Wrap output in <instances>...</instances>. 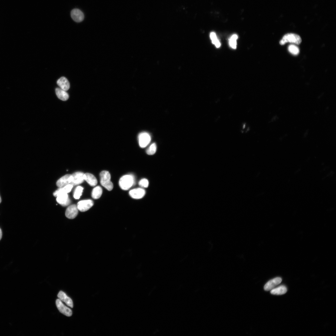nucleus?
Wrapping results in <instances>:
<instances>
[{"label":"nucleus","mask_w":336,"mask_h":336,"mask_svg":"<svg viewBox=\"0 0 336 336\" xmlns=\"http://www.w3.org/2000/svg\"><path fill=\"white\" fill-rule=\"evenodd\" d=\"M101 185L109 191L113 188V184L110 181L111 176L110 173L106 170L102 171L100 174Z\"/></svg>","instance_id":"f257e3e1"},{"label":"nucleus","mask_w":336,"mask_h":336,"mask_svg":"<svg viewBox=\"0 0 336 336\" xmlns=\"http://www.w3.org/2000/svg\"><path fill=\"white\" fill-rule=\"evenodd\" d=\"M134 183V176L131 175H124L120 179L119 184L121 188L124 190H127L130 188Z\"/></svg>","instance_id":"f03ea898"},{"label":"nucleus","mask_w":336,"mask_h":336,"mask_svg":"<svg viewBox=\"0 0 336 336\" xmlns=\"http://www.w3.org/2000/svg\"><path fill=\"white\" fill-rule=\"evenodd\" d=\"M301 42V37L298 35L294 33H288L285 34L279 42L281 45L284 44L287 42H290L299 44Z\"/></svg>","instance_id":"7ed1b4c3"},{"label":"nucleus","mask_w":336,"mask_h":336,"mask_svg":"<svg viewBox=\"0 0 336 336\" xmlns=\"http://www.w3.org/2000/svg\"><path fill=\"white\" fill-rule=\"evenodd\" d=\"M139 144L142 148L146 147L150 142L151 137L149 133L143 132L139 134L138 137Z\"/></svg>","instance_id":"20e7f679"},{"label":"nucleus","mask_w":336,"mask_h":336,"mask_svg":"<svg viewBox=\"0 0 336 336\" xmlns=\"http://www.w3.org/2000/svg\"><path fill=\"white\" fill-rule=\"evenodd\" d=\"M56 306L61 313L67 316L72 315V310L64 305L59 299H57L56 301Z\"/></svg>","instance_id":"39448f33"},{"label":"nucleus","mask_w":336,"mask_h":336,"mask_svg":"<svg viewBox=\"0 0 336 336\" xmlns=\"http://www.w3.org/2000/svg\"><path fill=\"white\" fill-rule=\"evenodd\" d=\"M93 201L91 200H86L79 201L77 203V207L78 210L84 212L87 211L93 205Z\"/></svg>","instance_id":"423d86ee"},{"label":"nucleus","mask_w":336,"mask_h":336,"mask_svg":"<svg viewBox=\"0 0 336 336\" xmlns=\"http://www.w3.org/2000/svg\"><path fill=\"white\" fill-rule=\"evenodd\" d=\"M84 174L80 172H77L73 173L72 175V180L69 184L73 186L82 183L84 180Z\"/></svg>","instance_id":"0eeeda50"},{"label":"nucleus","mask_w":336,"mask_h":336,"mask_svg":"<svg viewBox=\"0 0 336 336\" xmlns=\"http://www.w3.org/2000/svg\"><path fill=\"white\" fill-rule=\"evenodd\" d=\"M71 16L72 19L77 22L82 21L84 18V14L82 12L77 8L73 9L71 11Z\"/></svg>","instance_id":"6e6552de"},{"label":"nucleus","mask_w":336,"mask_h":336,"mask_svg":"<svg viewBox=\"0 0 336 336\" xmlns=\"http://www.w3.org/2000/svg\"><path fill=\"white\" fill-rule=\"evenodd\" d=\"M78 213V209L77 206L75 204H72L67 208L65 212V215L68 218L73 219L77 216Z\"/></svg>","instance_id":"1a4fd4ad"},{"label":"nucleus","mask_w":336,"mask_h":336,"mask_svg":"<svg viewBox=\"0 0 336 336\" xmlns=\"http://www.w3.org/2000/svg\"><path fill=\"white\" fill-rule=\"evenodd\" d=\"M282 279L280 277H276L268 281L265 285L264 290L266 291L271 290L279 284L282 282Z\"/></svg>","instance_id":"9d476101"},{"label":"nucleus","mask_w":336,"mask_h":336,"mask_svg":"<svg viewBox=\"0 0 336 336\" xmlns=\"http://www.w3.org/2000/svg\"><path fill=\"white\" fill-rule=\"evenodd\" d=\"M145 194V190L141 188L134 189L131 190L129 192L130 196L133 198L136 199L142 198Z\"/></svg>","instance_id":"9b49d317"},{"label":"nucleus","mask_w":336,"mask_h":336,"mask_svg":"<svg viewBox=\"0 0 336 336\" xmlns=\"http://www.w3.org/2000/svg\"><path fill=\"white\" fill-rule=\"evenodd\" d=\"M72 179V175L67 174L60 178L56 182V185L61 188L69 184Z\"/></svg>","instance_id":"f8f14e48"},{"label":"nucleus","mask_w":336,"mask_h":336,"mask_svg":"<svg viewBox=\"0 0 336 336\" xmlns=\"http://www.w3.org/2000/svg\"><path fill=\"white\" fill-rule=\"evenodd\" d=\"M56 201L58 203L63 206L68 205L71 202L67 194L59 195L57 197Z\"/></svg>","instance_id":"ddd939ff"},{"label":"nucleus","mask_w":336,"mask_h":336,"mask_svg":"<svg viewBox=\"0 0 336 336\" xmlns=\"http://www.w3.org/2000/svg\"><path fill=\"white\" fill-rule=\"evenodd\" d=\"M58 297L61 301L64 302L67 305L71 308H73V303L72 300L64 292L60 291L58 294Z\"/></svg>","instance_id":"4468645a"},{"label":"nucleus","mask_w":336,"mask_h":336,"mask_svg":"<svg viewBox=\"0 0 336 336\" xmlns=\"http://www.w3.org/2000/svg\"><path fill=\"white\" fill-rule=\"evenodd\" d=\"M57 84L60 88L65 91L70 88V83L68 80L64 77H62L57 81Z\"/></svg>","instance_id":"2eb2a0df"},{"label":"nucleus","mask_w":336,"mask_h":336,"mask_svg":"<svg viewBox=\"0 0 336 336\" xmlns=\"http://www.w3.org/2000/svg\"><path fill=\"white\" fill-rule=\"evenodd\" d=\"M73 187L72 185L68 184L64 187H61L53 193V195L55 197H57L60 194H67L71 191Z\"/></svg>","instance_id":"dca6fc26"},{"label":"nucleus","mask_w":336,"mask_h":336,"mask_svg":"<svg viewBox=\"0 0 336 336\" xmlns=\"http://www.w3.org/2000/svg\"><path fill=\"white\" fill-rule=\"evenodd\" d=\"M84 179L91 186H94L96 185L97 181L95 177L90 173H86L84 175Z\"/></svg>","instance_id":"f3484780"},{"label":"nucleus","mask_w":336,"mask_h":336,"mask_svg":"<svg viewBox=\"0 0 336 336\" xmlns=\"http://www.w3.org/2000/svg\"><path fill=\"white\" fill-rule=\"evenodd\" d=\"M55 93L57 97L63 101H66L68 100L69 96L68 93L65 91L60 88H57L55 89Z\"/></svg>","instance_id":"a211bd4d"},{"label":"nucleus","mask_w":336,"mask_h":336,"mask_svg":"<svg viewBox=\"0 0 336 336\" xmlns=\"http://www.w3.org/2000/svg\"><path fill=\"white\" fill-rule=\"evenodd\" d=\"M287 289L286 287L281 285L271 290V294L275 295H281L286 293Z\"/></svg>","instance_id":"6ab92c4d"},{"label":"nucleus","mask_w":336,"mask_h":336,"mask_svg":"<svg viewBox=\"0 0 336 336\" xmlns=\"http://www.w3.org/2000/svg\"><path fill=\"white\" fill-rule=\"evenodd\" d=\"M102 193V190L100 186H96L93 189L92 191V197L94 199H98L101 196Z\"/></svg>","instance_id":"aec40b11"},{"label":"nucleus","mask_w":336,"mask_h":336,"mask_svg":"<svg viewBox=\"0 0 336 336\" xmlns=\"http://www.w3.org/2000/svg\"><path fill=\"white\" fill-rule=\"evenodd\" d=\"M210 36L212 43L216 47H219L221 45V44L217 37L216 33L214 32H212L210 34Z\"/></svg>","instance_id":"412c9836"},{"label":"nucleus","mask_w":336,"mask_h":336,"mask_svg":"<svg viewBox=\"0 0 336 336\" xmlns=\"http://www.w3.org/2000/svg\"><path fill=\"white\" fill-rule=\"evenodd\" d=\"M238 38V36L236 34H234L231 36L229 40V44L230 47L233 49H235L236 47V40Z\"/></svg>","instance_id":"4be33fe9"},{"label":"nucleus","mask_w":336,"mask_h":336,"mask_svg":"<svg viewBox=\"0 0 336 336\" xmlns=\"http://www.w3.org/2000/svg\"><path fill=\"white\" fill-rule=\"evenodd\" d=\"M83 188L81 186H78L75 189L73 197L76 199H78L82 195Z\"/></svg>","instance_id":"5701e85b"},{"label":"nucleus","mask_w":336,"mask_h":336,"mask_svg":"<svg viewBox=\"0 0 336 336\" xmlns=\"http://www.w3.org/2000/svg\"><path fill=\"white\" fill-rule=\"evenodd\" d=\"M156 145L155 143L152 144L146 150L147 153L149 155L154 154L156 151Z\"/></svg>","instance_id":"b1692460"},{"label":"nucleus","mask_w":336,"mask_h":336,"mask_svg":"<svg viewBox=\"0 0 336 336\" xmlns=\"http://www.w3.org/2000/svg\"><path fill=\"white\" fill-rule=\"evenodd\" d=\"M289 51L292 54L294 55H297L299 52V49L298 48L296 45L293 44H291L288 47Z\"/></svg>","instance_id":"393cba45"},{"label":"nucleus","mask_w":336,"mask_h":336,"mask_svg":"<svg viewBox=\"0 0 336 336\" xmlns=\"http://www.w3.org/2000/svg\"><path fill=\"white\" fill-rule=\"evenodd\" d=\"M139 186L144 188H147L149 185V182L148 180L144 178L141 180L138 183Z\"/></svg>","instance_id":"a878e982"},{"label":"nucleus","mask_w":336,"mask_h":336,"mask_svg":"<svg viewBox=\"0 0 336 336\" xmlns=\"http://www.w3.org/2000/svg\"><path fill=\"white\" fill-rule=\"evenodd\" d=\"M2 231L1 228H0V240H1V239L2 237Z\"/></svg>","instance_id":"bb28decb"},{"label":"nucleus","mask_w":336,"mask_h":336,"mask_svg":"<svg viewBox=\"0 0 336 336\" xmlns=\"http://www.w3.org/2000/svg\"><path fill=\"white\" fill-rule=\"evenodd\" d=\"M1 197H0V203H1Z\"/></svg>","instance_id":"cd10ccee"}]
</instances>
